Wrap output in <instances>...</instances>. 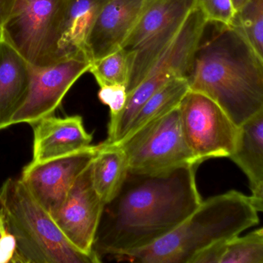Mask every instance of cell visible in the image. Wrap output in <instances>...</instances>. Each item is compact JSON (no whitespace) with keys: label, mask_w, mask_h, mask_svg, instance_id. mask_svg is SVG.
I'll use <instances>...</instances> for the list:
<instances>
[{"label":"cell","mask_w":263,"mask_h":263,"mask_svg":"<svg viewBox=\"0 0 263 263\" xmlns=\"http://www.w3.org/2000/svg\"><path fill=\"white\" fill-rule=\"evenodd\" d=\"M254 233H257V234L261 235V236H263V228L260 229V230H256V231H254Z\"/></svg>","instance_id":"30"},{"label":"cell","mask_w":263,"mask_h":263,"mask_svg":"<svg viewBox=\"0 0 263 263\" xmlns=\"http://www.w3.org/2000/svg\"><path fill=\"white\" fill-rule=\"evenodd\" d=\"M89 71L100 86L123 85L127 87L129 79V57L122 48L92 62Z\"/></svg>","instance_id":"20"},{"label":"cell","mask_w":263,"mask_h":263,"mask_svg":"<svg viewBox=\"0 0 263 263\" xmlns=\"http://www.w3.org/2000/svg\"><path fill=\"white\" fill-rule=\"evenodd\" d=\"M92 63L85 59H63L47 66L30 65V85L27 97L15 113L12 125H32L53 115L72 85Z\"/></svg>","instance_id":"10"},{"label":"cell","mask_w":263,"mask_h":263,"mask_svg":"<svg viewBox=\"0 0 263 263\" xmlns=\"http://www.w3.org/2000/svg\"><path fill=\"white\" fill-rule=\"evenodd\" d=\"M189 91L188 77H178L164 85L142 106L132 121L127 132L119 142L129 138L147 125L178 108Z\"/></svg>","instance_id":"19"},{"label":"cell","mask_w":263,"mask_h":263,"mask_svg":"<svg viewBox=\"0 0 263 263\" xmlns=\"http://www.w3.org/2000/svg\"><path fill=\"white\" fill-rule=\"evenodd\" d=\"M251 196H248L250 203L256 212L263 213V182L250 186Z\"/></svg>","instance_id":"26"},{"label":"cell","mask_w":263,"mask_h":263,"mask_svg":"<svg viewBox=\"0 0 263 263\" xmlns=\"http://www.w3.org/2000/svg\"><path fill=\"white\" fill-rule=\"evenodd\" d=\"M186 166L159 174L129 171L115 198L106 204L93 251L116 260L171 233L202 202L196 171Z\"/></svg>","instance_id":"1"},{"label":"cell","mask_w":263,"mask_h":263,"mask_svg":"<svg viewBox=\"0 0 263 263\" xmlns=\"http://www.w3.org/2000/svg\"><path fill=\"white\" fill-rule=\"evenodd\" d=\"M233 24L263 60V0H249L236 12Z\"/></svg>","instance_id":"21"},{"label":"cell","mask_w":263,"mask_h":263,"mask_svg":"<svg viewBox=\"0 0 263 263\" xmlns=\"http://www.w3.org/2000/svg\"><path fill=\"white\" fill-rule=\"evenodd\" d=\"M91 164L79 176L61 208L52 217L77 249L97 255L94 242L105 203L92 185Z\"/></svg>","instance_id":"12"},{"label":"cell","mask_w":263,"mask_h":263,"mask_svg":"<svg viewBox=\"0 0 263 263\" xmlns=\"http://www.w3.org/2000/svg\"><path fill=\"white\" fill-rule=\"evenodd\" d=\"M32 127L33 162L66 157L92 146V135L85 129L81 116H49Z\"/></svg>","instance_id":"14"},{"label":"cell","mask_w":263,"mask_h":263,"mask_svg":"<svg viewBox=\"0 0 263 263\" xmlns=\"http://www.w3.org/2000/svg\"><path fill=\"white\" fill-rule=\"evenodd\" d=\"M249 0H232V2H233V7H234L235 11H236V13L238 11L240 10V9L245 6L246 3Z\"/></svg>","instance_id":"29"},{"label":"cell","mask_w":263,"mask_h":263,"mask_svg":"<svg viewBox=\"0 0 263 263\" xmlns=\"http://www.w3.org/2000/svg\"><path fill=\"white\" fill-rule=\"evenodd\" d=\"M208 23L203 12L196 4L143 80L128 94L126 106L120 114V120L123 125H130L147 100L164 85L178 77H189Z\"/></svg>","instance_id":"8"},{"label":"cell","mask_w":263,"mask_h":263,"mask_svg":"<svg viewBox=\"0 0 263 263\" xmlns=\"http://www.w3.org/2000/svg\"><path fill=\"white\" fill-rule=\"evenodd\" d=\"M220 263H263V236L253 232L229 239Z\"/></svg>","instance_id":"22"},{"label":"cell","mask_w":263,"mask_h":263,"mask_svg":"<svg viewBox=\"0 0 263 263\" xmlns=\"http://www.w3.org/2000/svg\"><path fill=\"white\" fill-rule=\"evenodd\" d=\"M196 4L197 0H152L123 46L129 60L128 94L143 80Z\"/></svg>","instance_id":"6"},{"label":"cell","mask_w":263,"mask_h":263,"mask_svg":"<svg viewBox=\"0 0 263 263\" xmlns=\"http://www.w3.org/2000/svg\"><path fill=\"white\" fill-rule=\"evenodd\" d=\"M30 85V64L7 42L0 43V131L12 126Z\"/></svg>","instance_id":"15"},{"label":"cell","mask_w":263,"mask_h":263,"mask_svg":"<svg viewBox=\"0 0 263 263\" xmlns=\"http://www.w3.org/2000/svg\"><path fill=\"white\" fill-rule=\"evenodd\" d=\"M188 79L239 128L263 112V60L234 24L201 42Z\"/></svg>","instance_id":"2"},{"label":"cell","mask_w":263,"mask_h":263,"mask_svg":"<svg viewBox=\"0 0 263 263\" xmlns=\"http://www.w3.org/2000/svg\"><path fill=\"white\" fill-rule=\"evenodd\" d=\"M68 0H16L2 26V39L29 64L43 66L60 60L59 43Z\"/></svg>","instance_id":"5"},{"label":"cell","mask_w":263,"mask_h":263,"mask_svg":"<svg viewBox=\"0 0 263 263\" xmlns=\"http://www.w3.org/2000/svg\"><path fill=\"white\" fill-rule=\"evenodd\" d=\"M129 172V162L121 147L104 142L91 164L92 185L105 205L117 196Z\"/></svg>","instance_id":"17"},{"label":"cell","mask_w":263,"mask_h":263,"mask_svg":"<svg viewBox=\"0 0 263 263\" xmlns=\"http://www.w3.org/2000/svg\"><path fill=\"white\" fill-rule=\"evenodd\" d=\"M0 29H1V27H0Z\"/></svg>","instance_id":"32"},{"label":"cell","mask_w":263,"mask_h":263,"mask_svg":"<svg viewBox=\"0 0 263 263\" xmlns=\"http://www.w3.org/2000/svg\"><path fill=\"white\" fill-rule=\"evenodd\" d=\"M152 0H109L102 8L87 42L91 63L123 48Z\"/></svg>","instance_id":"13"},{"label":"cell","mask_w":263,"mask_h":263,"mask_svg":"<svg viewBox=\"0 0 263 263\" xmlns=\"http://www.w3.org/2000/svg\"><path fill=\"white\" fill-rule=\"evenodd\" d=\"M0 205L8 233L16 242L13 263H99L94 254L77 249L52 215L20 179H9L0 188Z\"/></svg>","instance_id":"4"},{"label":"cell","mask_w":263,"mask_h":263,"mask_svg":"<svg viewBox=\"0 0 263 263\" xmlns=\"http://www.w3.org/2000/svg\"><path fill=\"white\" fill-rule=\"evenodd\" d=\"M230 159L247 176L250 186L263 182V112L239 127L236 148Z\"/></svg>","instance_id":"18"},{"label":"cell","mask_w":263,"mask_h":263,"mask_svg":"<svg viewBox=\"0 0 263 263\" xmlns=\"http://www.w3.org/2000/svg\"><path fill=\"white\" fill-rule=\"evenodd\" d=\"M197 5L208 23L233 26L236 11L232 0H197Z\"/></svg>","instance_id":"23"},{"label":"cell","mask_w":263,"mask_h":263,"mask_svg":"<svg viewBox=\"0 0 263 263\" xmlns=\"http://www.w3.org/2000/svg\"><path fill=\"white\" fill-rule=\"evenodd\" d=\"M8 230L6 227V220H5L4 215H3V210H2L1 205H0V239L5 235L7 234Z\"/></svg>","instance_id":"28"},{"label":"cell","mask_w":263,"mask_h":263,"mask_svg":"<svg viewBox=\"0 0 263 263\" xmlns=\"http://www.w3.org/2000/svg\"><path fill=\"white\" fill-rule=\"evenodd\" d=\"M98 150L99 145H92L66 157L44 162H31L23 168L20 180L53 216L79 176L92 163Z\"/></svg>","instance_id":"11"},{"label":"cell","mask_w":263,"mask_h":263,"mask_svg":"<svg viewBox=\"0 0 263 263\" xmlns=\"http://www.w3.org/2000/svg\"><path fill=\"white\" fill-rule=\"evenodd\" d=\"M99 99L103 104L109 108L110 118H116L126 106L128 93L126 86L123 85H106L100 86L98 93Z\"/></svg>","instance_id":"24"},{"label":"cell","mask_w":263,"mask_h":263,"mask_svg":"<svg viewBox=\"0 0 263 263\" xmlns=\"http://www.w3.org/2000/svg\"><path fill=\"white\" fill-rule=\"evenodd\" d=\"M16 251L15 238L8 233L0 239V263L12 262Z\"/></svg>","instance_id":"25"},{"label":"cell","mask_w":263,"mask_h":263,"mask_svg":"<svg viewBox=\"0 0 263 263\" xmlns=\"http://www.w3.org/2000/svg\"><path fill=\"white\" fill-rule=\"evenodd\" d=\"M179 108L185 141L199 163L233 154L239 128L216 102L190 90Z\"/></svg>","instance_id":"9"},{"label":"cell","mask_w":263,"mask_h":263,"mask_svg":"<svg viewBox=\"0 0 263 263\" xmlns=\"http://www.w3.org/2000/svg\"><path fill=\"white\" fill-rule=\"evenodd\" d=\"M259 223L248 196L230 191L202 201L171 233L151 245L117 258V262L190 263L207 247L239 236Z\"/></svg>","instance_id":"3"},{"label":"cell","mask_w":263,"mask_h":263,"mask_svg":"<svg viewBox=\"0 0 263 263\" xmlns=\"http://www.w3.org/2000/svg\"><path fill=\"white\" fill-rule=\"evenodd\" d=\"M115 145L124 151L131 172L159 174L200 165L185 141L179 107Z\"/></svg>","instance_id":"7"},{"label":"cell","mask_w":263,"mask_h":263,"mask_svg":"<svg viewBox=\"0 0 263 263\" xmlns=\"http://www.w3.org/2000/svg\"><path fill=\"white\" fill-rule=\"evenodd\" d=\"M15 3L16 0H0V27L10 16Z\"/></svg>","instance_id":"27"},{"label":"cell","mask_w":263,"mask_h":263,"mask_svg":"<svg viewBox=\"0 0 263 263\" xmlns=\"http://www.w3.org/2000/svg\"><path fill=\"white\" fill-rule=\"evenodd\" d=\"M109 0H68L59 43L60 60L85 59L90 62L87 42L103 6Z\"/></svg>","instance_id":"16"},{"label":"cell","mask_w":263,"mask_h":263,"mask_svg":"<svg viewBox=\"0 0 263 263\" xmlns=\"http://www.w3.org/2000/svg\"><path fill=\"white\" fill-rule=\"evenodd\" d=\"M0 43H1V35H0Z\"/></svg>","instance_id":"31"}]
</instances>
